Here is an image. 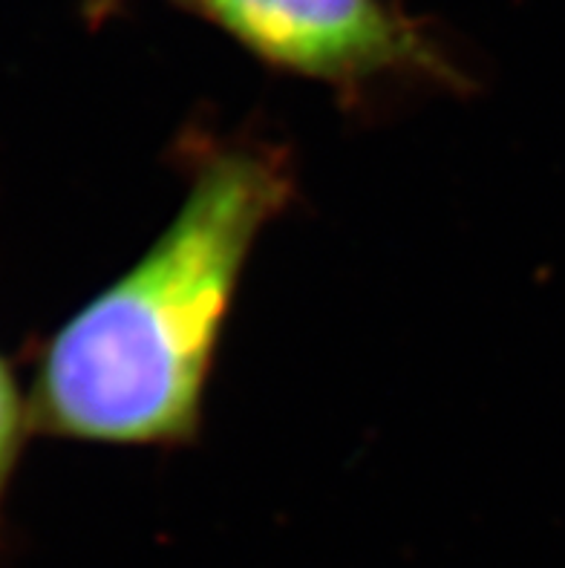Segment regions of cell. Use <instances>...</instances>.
<instances>
[{
    "mask_svg": "<svg viewBox=\"0 0 565 568\" xmlns=\"http://www.w3.org/2000/svg\"><path fill=\"white\" fill-rule=\"evenodd\" d=\"M29 433H36L29 393L23 396L12 367L0 355V534H3V505H7L9 485L14 479Z\"/></svg>",
    "mask_w": 565,
    "mask_h": 568,
    "instance_id": "cell-3",
    "label": "cell"
},
{
    "mask_svg": "<svg viewBox=\"0 0 565 568\" xmlns=\"http://www.w3.org/2000/svg\"><path fill=\"white\" fill-rule=\"evenodd\" d=\"M294 182L274 142L202 148L171 223L43 346L29 389L36 433L110 447L200 439L236 288Z\"/></svg>",
    "mask_w": 565,
    "mask_h": 568,
    "instance_id": "cell-1",
    "label": "cell"
},
{
    "mask_svg": "<svg viewBox=\"0 0 565 568\" xmlns=\"http://www.w3.org/2000/svg\"><path fill=\"white\" fill-rule=\"evenodd\" d=\"M128 3H133V0H84V18L87 23H93V27H99V23L110 21L113 14L122 12ZM171 3H176V7H188V9H200L202 0H171Z\"/></svg>",
    "mask_w": 565,
    "mask_h": 568,
    "instance_id": "cell-4",
    "label": "cell"
},
{
    "mask_svg": "<svg viewBox=\"0 0 565 568\" xmlns=\"http://www.w3.org/2000/svg\"><path fill=\"white\" fill-rule=\"evenodd\" d=\"M196 12L269 70L359 95L404 81L465 90V72L393 0H202Z\"/></svg>",
    "mask_w": 565,
    "mask_h": 568,
    "instance_id": "cell-2",
    "label": "cell"
}]
</instances>
